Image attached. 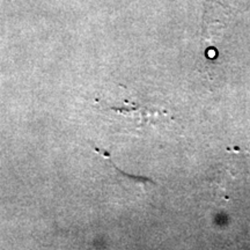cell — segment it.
<instances>
[{
	"mask_svg": "<svg viewBox=\"0 0 250 250\" xmlns=\"http://www.w3.org/2000/svg\"><path fill=\"white\" fill-rule=\"evenodd\" d=\"M123 93L115 94L111 98L98 99L96 107L102 114L110 117H118L127 125H133L136 129L151 123L158 116L159 112L153 109H148L146 105L131 98L127 94V89L122 86Z\"/></svg>",
	"mask_w": 250,
	"mask_h": 250,
	"instance_id": "obj_1",
	"label": "cell"
}]
</instances>
